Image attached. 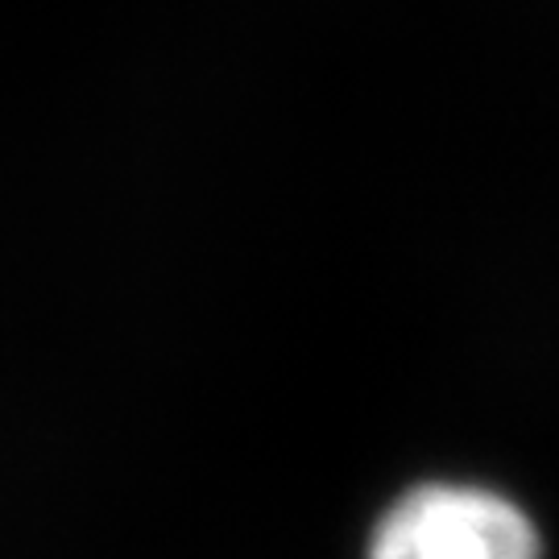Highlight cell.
Returning <instances> with one entry per match:
<instances>
[{
	"instance_id": "obj_1",
	"label": "cell",
	"mask_w": 559,
	"mask_h": 559,
	"mask_svg": "<svg viewBox=\"0 0 559 559\" xmlns=\"http://www.w3.org/2000/svg\"><path fill=\"white\" fill-rule=\"evenodd\" d=\"M369 559H543V539L493 489L419 485L381 514Z\"/></svg>"
}]
</instances>
